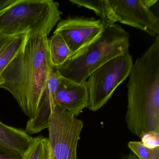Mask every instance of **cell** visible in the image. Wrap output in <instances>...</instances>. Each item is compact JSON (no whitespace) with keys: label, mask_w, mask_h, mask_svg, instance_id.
<instances>
[{"label":"cell","mask_w":159,"mask_h":159,"mask_svg":"<svg viewBox=\"0 0 159 159\" xmlns=\"http://www.w3.org/2000/svg\"><path fill=\"white\" fill-rule=\"evenodd\" d=\"M48 39L44 35H29L0 79V88L11 93L29 119L38 110L53 69Z\"/></svg>","instance_id":"6da1fadb"},{"label":"cell","mask_w":159,"mask_h":159,"mask_svg":"<svg viewBox=\"0 0 159 159\" xmlns=\"http://www.w3.org/2000/svg\"><path fill=\"white\" fill-rule=\"evenodd\" d=\"M129 77L128 129L139 138L147 132L159 133V36L136 60Z\"/></svg>","instance_id":"7a4b0ae2"},{"label":"cell","mask_w":159,"mask_h":159,"mask_svg":"<svg viewBox=\"0 0 159 159\" xmlns=\"http://www.w3.org/2000/svg\"><path fill=\"white\" fill-rule=\"evenodd\" d=\"M130 36L120 25L104 27L94 41L71 56L59 68L63 78L81 83L91 73L111 59L129 52Z\"/></svg>","instance_id":"3957f363"},{"label":"cell","mask_w":159,"mask_h":159,"mask_svg":"<svg viewBox=\"0 0 159 159\" xmlns=\"http://www.w3.org/2000/svg\"><path fill=\"white\" fill-rule=\"evenodd\" d=\"M59 7L53 0H15L0 11V31L10 35L48 36L61 20Z\"/></svg>","instance_id":"277c9868"},{"label":"cell","mask_w":159,"mask_h":159,"mask_svg":"<svg viewBox=\"0 0 159 159\" xmlns=\"http://www.w3.org/2000/svg\"><path fill=\"white\" fill-rule=\"evenodd\" d=\"M133 64L132 55L126 52L91 73L87 81L90 110L97 111L107 104L117 87L129 77Z\"/></svg>","instance_id":"5b68a950"},{"label":"cell","mask_w":159,"mask_h":159,"mask_svg":"<svg viewBox=\"0 0 159 159\" xmlns=\"http://www.w3.org/2000/svg\"><path fill=\"white\" fill-rule=\"evenodd\" d=\"M84 127L81 120L55 105L48 127V159H77V147Z\"/></svg>","instance_id":"8992f818"},{"label":"cell","mask_w":159,"mask_h":159,"mask_svg":"<svg viewBox=\"0 0 159 159\" xmlns=\"http://www.w3.org/2000/svg\"><path fill=\"white\" fill-rule=\"evenodd\" d=\"M104 28L100 19L69 16L57 23L54 33H58L63 38L72 56L97 39Z\"/></svg>","instance_id":"52a82bcc"},{"label":"cell","mask_w":159,"mask_h":159,"mask_svg":"<svg viewBox=\"0 0 159 159\" xmlns=\"http://www.w3.org/2000/svg\"><path fill=\"white\" fill-rule=\"evenodd\" d=\"M117 22L145 31L152 37L159 36L158 17L143 0H109Z\"/></svg>","instance_id":"ba28073f"},{"label":"cell","mask_w":159,"mask_h":159,"mask_svg":"<svg viewBox=\"0 0 159 159\" xmlns=\"http://www.w3.org/2000/svg\"><path fill=\"white\" fill-rule=\"evenodd\" d=\"M62 79L58 70L53 68L38 110L27 122L25 130L29 134H35L48 129L52 108L56 105V94Z\"/></svg>","instance_id":"9c48e42d"},{"label":"cell","mask_w":159,"mask_h":159,"mask_svg":"<svg viewBox=\"0 0 159 159\" xmlns=\"http://www.w3.org/2000/svg\"><path fill=\"white\" fill-rule=\"evenodd\" d=\"M89 103L87 81L76 83L62 77L56 94V105L77 117Z\"/></svg>","instance_id":"30bf717a"},{"label":"cell","mask_w":159,"mask_h":159,"mask_svg":"<svg viewBox=\"0 0 159 159\" xmlns=\"http://www.w3.org/2000/svg\"><path fill=\"white\" fill-rule=\"evenodd\" d=\"M0 136L8 148L22 155L27 149L33 138L25 130L9 126L1 121Z\"/></svg>","instance_id":"8fae6325"},{"label":"cell","mask_w":159,"mask_h":159,"mask_svg":"<svg viewBox=\"0 0 159 159\" xmlns=\"http://www.w3.org/2000/svg\"><path fill=\"white\" fill-rule=\"evenodd\" d=\"M70 2L78 7L93 11L97 16L100 17L104 27L110 26L117 22L109 0H70Z\"/></svg>","instance_id":"7c38bea8"},{"label":"cell","mask_w":159,"mask_h":159,"mask_svg":"<svg viewBox=\"0 0 159 159\" xmlns=\"http://www.w3.org/2000/svg\"><path fill=\"white\" fill-rule=\"evenodd\" d=\"M48 48L53 67L59 68L71 56V52L65 41L58 33L48 39Z\"/></svg>","instance_id":"4fadbf2b"},{"label":"cell","mask_w":159,"mask_h":159,"mask_svg":"<svg viewBox=\"0 0 159 159\" xmlns=\"http://www.w3.org/2000/svg\"><path fill=\"white\" fill-rule=\"evenodd\" d=\"M28 36V33L20 34L0 56V79L9 64L25 45Z\"/></svg>","instance_id":"5bb4252c"},{"label":"cell","mask_w":159,"mask_h":159,"mask_svg":"<svg viewBox=\"0 0 159 159\" xmlns=\"http://www.w3.org/2000/svg\"><path fill=\"white\" fill-rule=\"evenodd\" d=\"M22 159H48V138L43 136L32 138Z\"/></svg>","instance_id":"9a60e30c"},{"label":"cell","mask_w":159,"mask_h":159,"mask_svg":"<svg viewBox=\"0 0 159 159\" xmlns=\"http://www.w3.org/2000/svg\"><path fill=\"white\" fill-rule=\"evenodd\" d=\"M128 147L139 159H159V147L148 148L140 141H130Z\"/></svg>","instance_id":"2e32d148"},{"label":"cell","mask_w":159,"mask_h":159,"mask_svg":"<svg viewBox=\"0 0 159 159\" xmlns=\"http://www.w3.org/2000/svg\"><path fill=\"white\" fill-rule=\"evenodd\" d=\"M140 142L145 146L149 148L159 147V133L150 131L144 133L140 138Z\"/></svg>","instance_id":"e0dca14e"},{"label":"cell","mask_w":159,"mask_h":159,"mask_svg":"<svg viewBox=\"0 0 159 159\" xmlns=\"http://www.w3.org/2000/svg\"><path fill=\"white\" fill-rule=\"evenodd\" d=\"M23 155L0 144V159H22Z\"/></svg>","instance_id":"ac0fdd59"},{"label":"cell","mask_w":159,"mask_h":159,"mask_svg":"<svg viewBox=\"0 0 159 159\" xmlns=\"http://www.w3.org/2000/svg\"><path fill=\"white\" fill-rule=\"evenodd\" d=\"M19 35H7L0 31V56Z\"/></svg>","instance_id":"d6986e66"},{"label":"cell","mask_w":159,"mask_h":159,"mask_svg":"<svg viewBox=\"0 0 159 159\" xmlns=\"http://www.w3.org/2000/svg\"><path fill=\"white\" fill-rule=\"evenodd\" d=\"M15 0H0V11L9 7L14 2Z\"/></svg>","instance_id":"ffe728a7"},{"label":"cell","mask_w":159,"mask_h":159,"mask_svg":"<svg viewBox=\"0 0 159 159\" xmlns=\"http://www.w3.org/2000/svg\"><path fill=\"white\" fill-rule=\"evenodd\" d=\"M122 159H139V158L134 153L131 152L127 156H125Z\"/></svg>","instance_id":"44dd1931"}]
</instances>
